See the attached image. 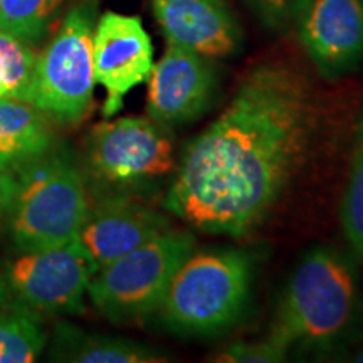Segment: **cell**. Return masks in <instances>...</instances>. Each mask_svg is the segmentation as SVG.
<instances>
[{
  "mask_svg": "<svg viewBox=\"0 0 363 363\" xmlns=\"http://www.w3.org/2000/svg\"><path fill=\"white\" fill-rule=\"evenodd\" d=\"M320 123L315 89L301 72L256 66L180 152L163 207L199 233L251 234L305 169Z\"/></svg>",
  "mask_w": 363,
  "mask_h": 363,
  "instance_id": "1",
  "label": "cell"
},
{
  "mask_svg": "<svg viewBox=\"0 0 363 363\" xmlns=\"http://www.w3.org/2000/svg\"><path fill=\"white\" fill-rule=\"evenodd\" d=\"M360 308L355 266L333 247H313L294 267L269 335L291 350H330L347 338Z\"/></svg>",
  "mask_w": 363,
  "mask_h": 363,
  "instance_id": "2",
  "label": "cell"
},
{
  "mask_svg": "<svg viewBox=\"0 0 363 363\" xmlns=\"http://www.w3.org/2000/svg\"><path fill=\"white\" fill-rule=\"evenodd\" d=\"M254 259L240 247H195L175 271L158 316L170 331L211 337L238 323L251 301Z\"/></svg>",
  "mask_w": 363,
  "mask_h": 363,
  "instance_id": "3",
  "label": "cell"
},
{
  "mask_svg": "<svg viewBox=\"0 0 363 363\" xmlns=\"http://www.w3.org/2000/svg\"><path fill=\"white\" fill-rule=\"evenodd\" d=\"M7 224L17 251L76 240L89 207L86 177L66 150L54 147L13 172Z\"/></svg>",
  "mask_w": 363,
  "mask_h": 363,
  "instance_id": "4",
  "label": "cell"
},
{
  "mask_svg": "<svg viewBox=\"0 0 363 363\" xmlns=\"http://www.w3.org/2000/svg\"><path fill=\"white\" fill-rule=\"evenodd\" d=\"M179 153L170 126L150 116H121L89 131L84 167L101 195H133L157 189L174 175Z\"/></svg>",
  "mask_w": 363,
  "mask_h": 363,
  "instance_id": "5",
  "label": "cell"
},
{
  "mask_svg": "<svg viewBox=\"0 0 363 363\" xmlns=\"http://www.w3.org/2000/svg\"><path fill=\"white\" fill-rule=\"evenodd\" d=\"M190 230H167L140 247L99 267L89 281L94 308L116 325L135 323L157 313L175 271L194 249Z\"/></svg>",
  "mask_w": 363,
  "mask_h": 363,
  "instance_id": "6",
  "label": "cell"
},
{
  "mask_svg": "<svg viewBox=\"0 0 363 363\" xmlns=\"http://www.w3.org/2000/svg\"><path fill=\"white\" fill-rule=\"evenodd\" d=\"M94 6L81 4L65 17L48 48L35 59L24 101L52 123L78 125L93 106Z\"/></svg>",
  "mask_w": 363,
  "mask_h": 363,
  "instance_id": "7",
  "label": "cell"
},
{
  "mask_svg": "<svg viewBox=\"0 0 363 363\" xmlns=\"http://www.w3.org/2000/svg\"><path fill=\"white\" fill-rule=\"evenodd\" d=\"M96 264L76 240L21 252L0 264V311L35 318L84 311V296Z\"/></svg>",
  "mask_w": 363,
  "mask_h": 363,
  "instance_id": "8",
  "label": "cell"
},
{
  "mask_svg": "<svg viewBox=\"0 0 363 363\" xmlns=\"http://www.w3.org/2000/svg\"><path fill=\"white\" fill-rule=\"evenodd\" d=\"M93 65L96 84L106 91L101 113L115 116L125 96L150 78L155 65L153 44L140 17L104 12L93 33Z\"/></svg>",
  "mask_w": 363,
  "mask_h": 363,
  "instance_id": "9",
  "label": "cell"
},
{
  "mask_svg": "<svg viewBox=\"0 0 363 363\" xmlns=\"http://www.w3.org/2000/svg\"><path fill=\"white\" fill-rule=\"evenodd\" d=\"M217 86L212 59L169 44L150 72L147 115L170 128L192 123L212 108Z\"/></svg>",
  "mask_w": 363,
  "mask_h": 363,
  "instance_id": "10",
  "label": "cell"
},
{
  "mask_svg": "<svg viewBox=\"0 0 363 363\" xmlns=\"http://www.w3.org/2000/svg\"><path fill=\"white\" fill-rule=\"evenodd\" d=\"M169 229V217L138 197L99 195L89 202L76 242L99 269Z\"/></svg>",
  "mask_w": 363,
  "mask_h": 363,
  "instance_id": "11",
  "label": "cell"
},
{
  "mask_svg": "<svg viewBox=\"0 0 363 363\" xmlns=\"http://www.w3.org/2000/svg\"><path fill=\"white\" fill-rule=\"evenodd\" d=\"M298 33L325 78H340L363 61V0H308Z\"/></svg>",
  "mask_w": 363,
  "mask_h": 363,
  "instance_id": "12",
  "label": "cell"
},
{
  "mask_svg": "<svg viewBox=\"0 0 363 363\" xmlns=\"http://www.w3.org/2000/svg\"><path fill=\"white\" fill-rule=\"evenodd\" d=\"M167 43L208 59L233 56L242 30L225 0H150Z\"/></svg>",
  "mask_w": 363,
  "mask_h": 363,
  "instance_id": "13",
  "label": "cell"
},
{
  "mask_svg": "<svg viewBox=\"0 0 363 363\" xmlns=\"http://www.w3.org/2000/svg\"><path fill=\"white\" fill-rule=\"evenodd\" d=\"M56 147L52 121L34 104L0 98V172L13 174Z\"/></svg>",
  "mask_w": 363,
  "mask_h": 363,
  "instance_id": "14",
  "label": "cell"
},
{
  "mask_svg": "<svg viewBox=\"0 0 363 363\" xmlns=\"http://www.w3.org/2000/svg\"><path fill=\"white\" fill-rule=\"evenodd\" d=\"M51 360L71 363H163L165 353L135 340L88 333L67 323H59L51 343Z\"/></svg>",
  "mask_w": 363,
  "mask_h": 363,
  "instance_id": "15",
  "label": "cell"
},
{
  "mask_svg": "<svg viewBox=\"0 0 363 363\" xmlns=\"http://www.w3.org/2000/svg\"><path fill=\"white\" fill-rule=\"evenodd\" d=\"M48 335L35 316L0 311V363H30L38 360Z\"/></svg>",
  "mask_w": 363,
  "mask_h": 363,
  "instance_id": "16",
  "label": "cell"
},
{
  "mask_svg": "<svg viewBox=\"0 0 363 363\" xmlns=\"http://www.w3.org/2000/svg\"><path fill=\"white\" fill-rule=\"evenodd\" d=\"M65 0H0V30L26 43L39 40Z\"/></svg>",
  "mask_w": 363,
  "mask_h": 363,
  "instance_id": "17",
  "label": "cell"
},
{
  "mask_svg": "<svg viewBox=\"0 0 363 363\" xmlns=\"http://www.w3.org/2000/svg\"><path fill=\"white\" fill-rule=\"evenodd\" d=\"M340 222L352 251L363 257V120L358 126L347 187L340 206Z\"/></svg>",
  "mask_w": 363,
  "mask_h": 363,
  "instance_id": "18",
  "label": "cell"
},
{
  "mask_svg": "<svg viewBox=\"0 0 363 363\" xmlns=\"http://www.w3.org/2000/svg\"><path fill=\"white\" fill-rule=\"evenodd\" d=\"M35 59L29 43L0 30V98H26Z\"/></svg>",
  "mask_w": 363,
  "mask_h": 363,
  "instance_id": "19",
  "label": "cell"
},
{
  "mask_svg": "<svg viewBox=\"0 0 363 363\" xmlns=\"http://www.w3.org/2000/svg\"><path fill=\"white\" fill-rule=\"evenodd\" d=\"M289 348L278 338L267 337L256 342H234L222 347L211 358L217 363H279L288 358Z\"/></svg>",
  "mask_w": 363,
  "mask_h": 363,
  "instance_id": "20",
  "label": "cell"
},
{
  "mask_svg": "<svg viewBox=\"0 0 363 363\" xmlns=\"http://www.w3.org/2000/svg\"><path fill=\"white\" fill-rule=\"evenodd\" d=\"M262 24L274 30L288 29L298 21L308 0H246Z\"/></svg>",
  "mask_w": 363,
  "mask_h": 363,
  "instance_id": "21",
  "label": "cell"
},
{
  "mask_svg": "<svg viewBox=\"0 0 363 363\" xmlns=\"http://www.w3.org/2000/svg\"><path fill=\"white\" fill-rule=\"evenodd\" d=\"M13 194V175L9 172H0V225L7 219Z\"/></svg>",
  "mask_w": 363,
  "mask_h": 363,
  "instance_id": "22",
  "label": "cell"
},
{
  "mask_svg": "<svg viewBox=\"0 0 363 363\" xmlns=\"http://www.w3.org/2000/svg\"><path fill=\"white\" fill-rule=\"evenodd\" d=\"M353 362L363 363V348H360V350H358V352L355 353V357H353Z\"/></svg>",
  "mask_w": 363,
  "mask_h": 363,
  "instance_id": "23",
  "label": "cell"
}]
</instances>
